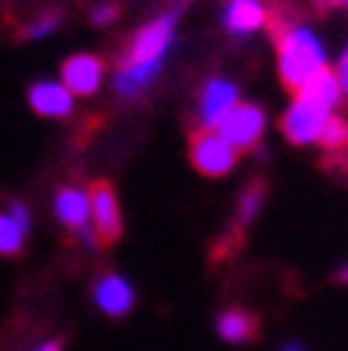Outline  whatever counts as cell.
I'll use <instances>...</instances> for the list:
<instances>
[{"mask_svg":"<svg viewBox=\"0 0 348 351\" xmlns=\"http://www.w3.org/2000/svg\"><path fill=\"white\" fill-rule=\"evenodd\" d=\"M32 229V210L25 201H10L7 210H0V257H16L25 251Z\"/></svg>","mask_w":348,"mask_h":351,"instance_id":"cell-14","label":"cell"},{"mask_svg":"<svg viewBox=\"0 0 348 351\" xmlns=\"http://www.w3.org/2000/svg\"><path fill=\"white\" fill-rule=\"evenodd\" d=\"M279 351H311V348H308L305 342H295V339H292V342H283V345H279Z\"/></svg>","mask_w":348,"mask_h":351,"instance_id":"cell-24","label":"cell"},{"mask_svg":"<svg viewBox=\"0 0 348 351\" xmlns=\"http://www.w3.org/2000/svg\"><path fill=\"white\" fill-rule=\"evenodd\" d=\"M213 326H217V336L229 345H248L261 336V317L245 307H223Z\"/></svg>","mask_w":348,"mask_h":351,"instance_id":"cell-16","label":"cell"},{"mask_svg":"<svg viewBox=\"0 0 348 351\" xmlns=\"http://www.w3.org/2000/svg\"><path fill=\"white\" fill-rule=\"evenodd\" d=\"M339 85H342V95L348 97V47H345V53H342V60H339ZM348 104V101H345Z\"/></svg>","mask_w":348,"mask_h":351,"instance_id":"cell-22","label":"cell"},{"mask_svg":"<svg viewBox=\"0 0 348 351\" xmlns=\"http://www.w3.org/2000/svg\"><path fill=\"white\" fill-rule=\"evenodd\" d=\"M119 13H123V7H119V3H97V7L91 10V25L107 29V25H113V22L119 19Z\"/></svg>","mask_w":348,"mask_h":351,"instance_id":"cell-20","label":"cell"},{"mask_svg":"<svg viewBox=\"0 0 348 351\" xmlns=\"http://www.w3.org/2000/svg\"><path fill=\"white\" fill-rule=\"evenodd\" d=\"M167 60H151V63H129V66H116L113 73V91L123 101H138L141 95H148L154 88V82L163 73Z\"/></svg>","mask_w":348,"mask_h":351,"instance_id":"cell-15","label":"cell"},{"mask_svg":"<svg viewBox=\"0 0 348 351\" xmlns=\"http://www.w3.org/2000/svg\"><path fill=\"white\" fill-rule=\"evenodd\" d=\"M267 191H270V185H267V179H264V176H254V179H248V182L242 185L239 201H235V210H232L229 229H226V232L220 235V241L213 245V261H226V257H232L235 251L242 248V241H245L248 229L254 226L257 213L264 210Z\"/></svg>","mask_w":348,"mask_h":351,"instance_id":"cell-3","label":"cell"},{"mask_svg":"<svg viewBox=\"0 0 348 351\" xmlns=\"http://www.w3.org/2000/svg\"><path fill=\"white\" fill-rule=\"evenodd\" d=\"M295 101H308V104H317L323 110H336L342 104V85H339V75L327 66H320L317 73L301 85V91L295 95Z\"/></svg>","mask_w":348,"mask_h":351,"instance_id":"cell-17","label":"cell"},{"mask_svg":"<svg viewBox=\"0 0 348 351\" xmlns=\"http://www.w3.org/2000/svg\"><path fill=\"white\" fill-rule=\"evenodd\" d=\"M88 195H91V226L101 235L104 245H113V241L123 239V210H119V197L116 189L104 179L88 185Z\"/></svg>","mask_w":348,"mask_h":351,"instance_id":"cell-8","label":"cell"},{"mask_svg":"<svg viewBox=\"0 0 348 351\" xmlns=\"http://www.w3.org/2000/svg\"><path fill=\"white\" fill-rule=\"evenodd\" d=\"M73 91L63 82H32L29 85V107L35 110L38 117L47 119H66L73 117L76 101Z\"/></svg>","mask_w":348,"mask_h":351,"instance_id":"cell-13","label":"cell"},{"mask_svg":"<svg viewBox=\"0 0 348 351\" xmlns=\"http://www.w3.org/2000/svg\"><path fill=\"white\" fill-rule=\"evenodd\" d=\"M60 25H63V10H60V7L44 10V13H38L32 22H25V25H22L19 38H25V41H38V38L54 35Z\"/></svg>","mask_w":348,"mask_h":351,"instance_id":"cell-19","label":"cell"},{"mask_svg":"<svg viewBox=\"0 0 348 351\" xmlns=\"http://www.w3.org/2000/svg\"><path fill=\"white\" fill-rule=\"evenodd\" d=\"M270 10L264 7V0H229L223 7V32L232 41H245L248 35L267 25Z\"/></svg>","mask_w":348,"mask_h":351,"instance_id":"cell-12","label":"cell"},{"mask_svg":"<svg viewBox=\"0 0 348 351\" xmlns=\"http://www.w3.org/2000/svg\"><path fill=\"white\" fill-rule=\"evenodd\" d=\"M311 3V10L317 16H329L333 10H339V7H348V0H308Z\"/></svg>","mask_w":348,"mask_h":351,"instance_id":"cell-21","label":"cell"},{"mask_svg":"<svg viewBox=\"0 0 348 351\" xmlns=\"http://www.w3.org/2000/svg\"><path fill=\"white\" fill-rule=\"evenodd\" d=\"M29 351H63V339H41V342L32 345Z\"/></svg>","mask_w":348,"mask_h":351,"instance_id":"cell-23","label":"cell"},{"mask_svg":"<svg viewBox=\"0 0 348 351\" xmlns=\"http://www.w3.org/2000/svg\"><path fill=\"white\" fill-rule=\"evenodd\" d=\"M189 3L192 0H176V7H170L167 13H160V16H154L151 22H145V25L126 41L123 53H119V66L167 60L170 47H173V41H176V22H179L182 10L189 7Z\"/></svg>","mask_w":348,"mask_h":351,"instance_id":"cell-2","label":"cell"},{"mask_svg":"<svg viewBox=\"0 0 348 351\" xmlns=\"http://www.w3.org/2000/svg\"><path fill=\"white\" fill-rule=\"evenodd\" d=\"M329 113H333V110H323V107H317V104L295 101L283 113V119H279V132H283L286 141L295 145V147L317 145V138H320V132H323V125H327Z\"/></svg>","mask_w":348,"mask_h":351,"instance_id":"cell-7","label":"cell"},{"mask_svg":"<svg viewBox=\"0 0 348 351\" xmlns=\"http://www.w3.org/2000/svg\"><path fill=\"white\" fill-rule=\"evenodd\" d=\"M189 157H192V167L201 176L220 179V176H229L232 169L239 167L242 151L235 145H229L217 129L192 125L189 129Z\"/></svg>","mask_w":348,"mask_h":351,"instance_id":"cell-4","label":"cell"},{"mask_svg":"<svg viewBox=\"0 0 348 351\" xmlns=\"http://www.w3.org/2000/svg\"><path fill=\"white\" fill-rule=\"evenodd\" d=\"M217 132L239 151H257L267 132V110L254 101H239L220 119Z\"/></svg>","mask_w":348,"mask_h":351,"instance_id":"cell-5","label":"cell"},{"mask_svg":"<svg viewBox=\"0 0 348 351\" xmlns=\"http://www.w3.org/2000/svg\"><path fill=\"white\" fill-rule=\"evenodd\" d=\"M54 217L63 229L79 235L91 226V195L82 185H60L54 191Z\"/></svg>","mask_w":348,"mask_h":351,"instance_id":"cell-10","label":"cell"},{"mask_svg":"<svg viewBox=\"0 0 348 351\" xmlns=\"http://www.w3.org/2000/svg\"><path fill=\"white\" fill-rule=\"evenodd\" d=\"M91 301H95V307L107 320H123V317H129L132 311H135L138 292L129 276L104 270L101 276H95V282H91Z\"/></svg>","mask_w":348,"mask_h":351,"instance_id":"cell-6","label":"cell"},{"mask_svg":"<svg viewBox=\"0 0 348 351\" xmlns=\"http://www.w3.org/2000/svg\"><path fill=\"white\" fill-rule=\"evenodd\" d=\"M239 104V85L223 75H211L204 82L201 95H198V125L201 129H217L220 119Z\"/></svg>","mask_w":348,"mask_h":351,"instance_id":"cell-9","label":"cell"},{"mask_svg":"<svg viewBox=\"0 0 348 351\" xmlns=\"http://www.w3.org/2000/svg\"><path fill=\"white\" fill-rule=\"evenodd\" d=\"M336 282H339V285H348V263H345V267H339V270H336Z\"/></svg>","mask_w":348,"mask_h":351,"instance_id":"cell-25","label":"cell"},{"mask_svg":"<svg viewBox=\"0 0 348 351\" xmlns=\"http://www.w3.org/2000/svg\"><path fill=\"white\" fill-rule=\"evenodd\" d=\"M317 147L323 151V157H339V154L348 151V119L339 117V113H329L327 125L320 132Z\"/></svg>","mask_w":348,"mask_h":351,"instance_id":"cell-18","label":"cell"},{"mask_svg":"<svg viewBox=\"0 0 348 351\" xmlns=\"http://www.w3.org/2000/svg\"><path fill=\"white\" fill-rule=\"evenodd\" d=\"M270 38L276 47V66H279V82L292 97L301 91L308 79L327 66V51L317 41L308 25H301V13L286 7H273L267 19Z\"/></svg>","mask_w":348,"mask_h":351,"instance_id":"cell-1","label":"cell"},{"mask_svg":"<svg viewBox=\"0 0 348 351\" xmlns=\"http://www.w3.org/2000/svg\"><path fill=\"white\" fill-rule=\"evenodd\" d=\"M60 75H63V85L76 97H91L97 95V88L104 82V60L95 57V53H76L63 63Z\"/></svg>","mask_w":348,"mask_h":351,"instance_id":"cell-11","label":"cell"}]
</instances>
